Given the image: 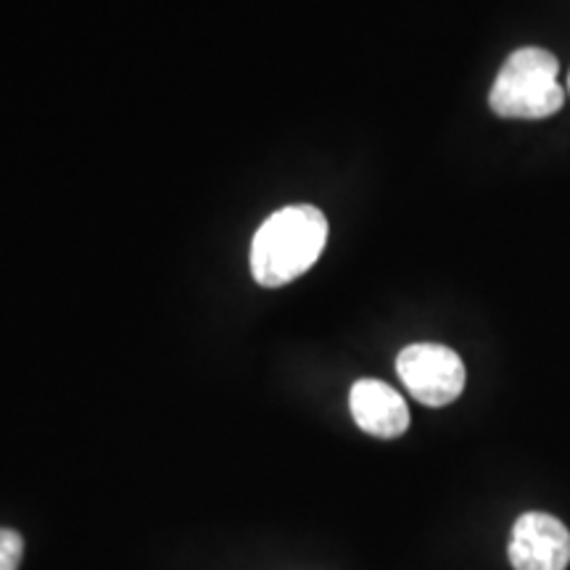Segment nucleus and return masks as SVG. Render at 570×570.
Segmentation results:
<instances>
[{"label":"nucleus","mask_w":570,"mask_h":570,"mask_svg":"<svg viewBox=\"0 0 570 570\" xmlns=\"http://www.w3.org/2000/svg\"><path fill=\"white\" fill-rule=\"evenodd\" d=\"M396 373L412 396L428 407H446L465 389V365L441 344H412L396 356Z\"/></svg>","instance_id":"nucleus-3"},{"label":"nucleus","mask_w":570,"mask_h":570,"mask_svg":"<svg viewBox=\"0 0 570 570\" xmlns=\"http://www.w3.org/2000/svg\"><path fill=\"white\" fill-rule=\"evenodd\" d=\"M515 570H566L570 566V531L547 512H525L515 520L510 539Z\"/></svg>","instance_id":"nucleus-4"},{"label":"nucleus","mask_w":570,"mask_h":570,"mask_svg":"<svg viewBox=\"0 0 570 570\" xmlns=\"http://www.w3.org/2000/svg\"><path fill=\"white\" fill-rule=\"evenodd\" d=\"M568 90H570V75H568Z\"/></svg>","instance_id":"nucleus-7"},{"label":"nucleus","mask_w":570,"mask_h":570,"mask_svg":"<svg viewBox=\"0 0 570 570\" xmlns=\"http://www.w3.org/2000/svg\"><path fill=\"white\" fill-rule=\"evenodd\" d=\"M348 407H352L354 423L370 436L399 439L410 428L407 402L389 383L373 381V377H362L354 383Z\"/></svg>","instance_id":"nucleus-5"},{"label":"nucleus","mask_w":570,"mask_h":570,"mask_svg":"<svg viewBox=\"0 0 570 570\" xmlns=\"http://www.w3.org/2000/svg\"><path fill=\"white\" fill-rule=\"evenodd\" d=\"M24 558V539L19 531L0 529V570H19Z\"/></svg>","instance_id":"nucleus-6"},{"label":"nucleus","mask_w":570,"mask_h":570,"mask_svg":"<svg viewBox=\"0 0 570 570\" xmlns=\"http://www.w3.org/2000/svg\"><path fill=\"white\" fill-rule=\"evenodd\" d=\"M560 63L544 48H518L491 85V111L504 119H547L566 104Z\"/></svg>","instance_id":"nucleus-2"},{"label":"nucleus","mask_w":570,"mask_h":570,"mask_svg":"<svg viewBox=\"0 0 570 570\" xmlns=\"http://www.w3.org/2000/svg\"><path fill=\"white\" fill-rule=\"evenodd\" d=\"M327 219L317 206H285L265 219L252 244L254 281L277 288L304 275L323 254Z\"/></svg>","instance_id":"nucleus-1"}]
</instances>
